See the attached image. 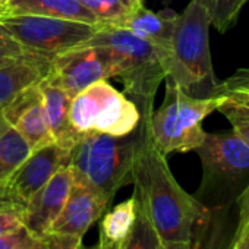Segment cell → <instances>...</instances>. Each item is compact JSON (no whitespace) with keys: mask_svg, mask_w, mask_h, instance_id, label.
Segmentation results:
<instances>
[{"mask_svg":"<svg viewBox=\"0 0 249 249\" xmlns=\"http://www.w3.org/2000/svg\"><path fill=\"white\" fill-rule=\"evenodd\" d=\"M151 114H141L135 129L132 196L164 243H191L205 208L178 183L166 156L156 148L150 132Z\"/></svg>","mask_w":249,"mask_h":249,"instance_id":"6da1fadb","label":"cell"},{"mask_svg":"<svg viewBox=\"0 0 249 249\" xmlns=\"http://www.w3.org/2000/svg\"><path fill=\"white\" fill-rule=\"evenodd\" d=\"M210 28L211 19L202 0H191L176 17L166 63V79L196 98L220 95L221 81L211 62Z\"/></svg>","mask_w":249,"mask_h":249,"instance_id":"7a4b0ae2","label":"cell"},{"mask_svg":"<svg viewBox=\"0 0 249 249\" xmlns=\"http://www.w3.org/2000/svg\"><path fill=\"white\" fill-rule=\"evenodd\" d=\"M82 46L108 49L114 63V78L122 79L123 92L137 104L141 114L154 111V97L166 79V69L154 46L116 25H103Z\"/></svg>","mask_w":249,"mask_h":249,"instance_id":"3957f363","label":"cell"},{"mask_svg":"<svg viewBox=\"0 0 249 249\" xmlns=\"http://www.w3.org/2000/svg\"><path fill=\"white\" fill-rule=\"evenodd\" d=\"M202 164L196 201L207 210L234 207L249 183V148L231 131L205 132L195 150Z\"/></svg>","mask_w":249,"mask_h":249,"instance_id":"277c9868","label":"cell"},{"mask_svg":"<svg viewBox=\"0 0 249 249\" xmlns=\"http://www.w3.org/2000/svg\"><path fill=\"white\" fill-rule=\"evenodd\" d=\"M135 131L124 137L84 134L71 148L73 182L95 191L108 205L117 191L132 183Z\"/></svg>","mask_w":249,"mask_h":249,"instance_id":"5b68a950","label":"cell"},{"mask_svg":"<svg viewBox=\"0 0 249 249\" xmlns=\"http://www.w3.org/2000/svg\"><path fill=\"white\" fill-rule=\"evenodd\" d=\"M226 100L224 95L196 98L166 79L161 106L150 117V132L156 148L163 154L195 151L204 137L202 122Z\"/></svg>","mask_w":249,"mask_h":249,"instance_id":"8992f818","label":"cell"},{"mask_svg":"<svg viewBox=\"0 0 249 249\" xmlns=\"http://www.w3.org/2000/svg\"><path fill=\"white\" fill-rule=\"evenodd\" d=\"M141 120L137 104L107 79L97 81L72 98L69 122L79 134L100 132L113 137L132 134Z\"/></svg>","mask_w":249,"mask_h":249,"instance_id":"52a82bcc","label":"cell"},{"mask_svg":"<svg viewBox=\"0 0 249 249\" xmlns=\"http://www.w3.org/2000/svg\"><path fill=\"white\" fill-rule=\"evenodd\" d=\"M0 25L27 52L49 59L82 46L103 27L38 15H3Z\"/></svg>","mask_w":249,"mask_h":249,"instance_id":"ba28073f","label":"cell"},{"mask_svg":"<svg viewBox=\"0 0 249 249\" xmlns=\"http://www.w3.org/2000/svg\"><path fill=\"white\" fill-rule=\"evenodd\" d=\"M110 78H114V63L103 46H78L54 56L46 76L72 98L91 84Z\"/></svg>","mask_w":249,"mask_h":249,"instance_id":"9c48e42d","label":"cell"},{"mask_svg":"<svg viewBox=\"0 0 249 249\" xmlns=\"http://www.w3.org/2000/svg\"><path fill=\"white\" fill-rule=\"evenodd\" d=\"M71 150L56 142L34 150L28 159L8 179L12 195L24 205L62 167L69 166Z\"/></svg>","mask_w":249,"mask_h":249,"instance_id":"30bf717a","label":"cell"},{"mask_svg":"<svg viewBox=\"0 0 249 249\" xmlns=\"http://www.w3.org/2000/svg\"><path fill=\"white\" fill-rule=\"evenodd\" d=\"M72 183V170L69 166H65L24 204V227L33 236L44 239L52 230L53 223L65 207Z\"/></svg>","mask_w":249,"mask_h":249,"instance_id":"8fae6325","label":"cell"},{"mask_svg":"<svg viewBox=\"0 0 249 249\" xmlns=\"http://www.w3.org/2000/svg\"><path fill=\"white\" fill-rule=\"evenodd\" d=\"M40 82L19 91L11 101L2 106V113L9 126H14L31 145L33 151L54 142L49 129Z\"/></svg>","mask_w":249,"mask_h":249,"instance_id":"7c38bea8","label":"cell"},{"mask_svg":"<svg viewBox=\"0 0 249 249\" xmlns=\"http://www.w3.org/2000/svg\"><path fill=\"white\" fill-rule=\"evenodd\" d=\"M108 207L110 205L95 191L73 182L65 207L53 223L50 231L82 237L87 230L104 215Z\"/></svg>","mask_w":249,"mask_h":249,"instance_id":"4fadbf2b","label":"cell"},{"mask_svg":"<svg viewBox=\"0 0 249 249\" xmlns=\"http://www.w3.org/2000/svg\"><path fill=\"white\" fill-rule=\"evenodd\" d=\"M178 14L172 9H164L160 12H154L142 5L135 8L131 14L124 17L116 27L126 28L140 38L148 41L151 46L156 47L161 63L166 69V63L169 59L170 43L173 27ZM167 76V73H166Z\"/></svg>","mask_w":249,"mask_h":249,"instance_id":"5bb4252c","label":"cell"},{"mask_svg":"<svg viewBox=\"0 0 249 249\" xmlns=\"http://www.w3.org/2000/svg\"><path fill=\"white\" fill-rule=\"evenodd\" d=\"M38 85L52 138L56 144L71 150L82 137L72 128L69 122V107L72 97L60 87L49 82L46 78L40 81Z\"/></svg>","mask_w":249,"mask_h":249,"instance_id":"9a60e30c","label":"cell"},{"mask_svg":"<svg viewBox=\"0 0 249 249\" xmlns=\"http://www.w3.org/2000/svg\"><path fill=\"white\" fill-rule=\"evenodd\" d=\"M50 60L49 57L28 52L15 63L0 69V107L24 88L43 81L49 75Z\"/></svg>","mask_w":249,"mask_h":249,"instance_id":"2e32d148","label":"cell"},{"mask_svg":"<svg viewBox=\"0 0 249 249\" xmlns=\"http://www.w3.org/2000/svg\"><path fill=\"white\" fill-rule=\"evenodd\" d=\"M237 221H231V207L207 210L198 220L191 249H230Z\"/></svg>","mask_w":249,"mask_h":249,"instance_id":"e0dca14e","label":"cell"},{"mask_svg":"<svg viewBox=\"0 0 249 249\" xmlns=\"http://www.w3.org/2000/svg\"><path fill=\"white\" fill-rule=\"evenodd\" d=\"M5 15H38L103 25L79 0H11Z\"/></svg>","mask_w":249,"mask_h":249,"instance_id":"ac0fdd59","label":"cell"},{"mask_svg":"<svg viewBox=\"0 0 249 249\" xmlns=\"http://www.w3.org/2000/svg\"><path fill=\"white\" fill-rule=\"evenodd\" d=\"M135 220H137V204H135V198L131 196L129 199L117 204L116 207L104 213L100 224V237H104L111 243L122 245L128 239L135 224Z\"/></svg>","mask_w":249,"mask_h":249,"instance_id":"d6986e66","label":"cell"},{"mask_svg":"<svg viewBox=\"0 0 249 249\" xmlns=\"http://www.w3.org/2000/svg\"><path fill=\"white\" fill-rule=\"evenodd\" d=\"M33 153L28 141L14 128L0 134V180H8Z\"/></svg>","mask_w":249,"mask_h":249,"instance_id":"ffe728a7","label":"cell"},{"mask_svg":"<svg viewBox=\"0 0 249 249\" xmlns=\"http://www.w3.org/2000/svg\"><path fill=\"white\" fill-rule=\"evenodd\" d=\"M103 25H117L128 14L142 5L140 0H79Z\"/></svg>","mask_w":249,"mask_h":249,"instance_id":"44dd1931","label":"cell"},{"mask_svg":"<svg viewBox=\"0 0 249 249\" xmlns=\"http://www.w3.org/2000/svg\"><path fill=\"white\" fill-rule=\"evenodd\" d=\"M137 204V202H135ZM120 249H166V243L148 220L147 214L137 205V220Z\"/></svg>","mask_w":249,"mask_h":249,"instance_id":"7402d4cb","label":"cell"},{"mask_svg":"<svg viewBox=\"0 0 249 249\" xmlns=\"http://www.w3.org/2000/svg\"><path fill=\"white\" fill-rule=\"evenodd\" d=\"M249 0H202L210 15L211 27L224 34L237 22L239 14Z\"/></svg>","mask_w":249,"mask_h":249,"instance_id":"603a6c76","label":"cell"},{"mask_svg":"<svg viewBox=\"0 0 249 249\" xmlns=\"http://www.w3.org/2000/svg\"><path fill=\"white\" fill-rule=\"evenodd\" d=\"M217 111H220L229 120V123L231 124V131L249 148V108L226 97V100L220 104Z\"/></svg>","mask_w":249,"mask_h":249,"instance_id":"cb8c5ba5","label":"cell"},{"mask_svg":"<svg viewBox=\"0 0 249 249\" xmlns=\"http://www.w3.org/2000/svg\"><path fill=\"white\" fill-rule=\"evenodd\" d=\"M0 249H46L44 240L33 236L25 227L0 236Z\"/></svg>","mask_w":249,"mask_h":249,"instance_id":"d4e9b609","label":"cell"},{"mask_svg":"<svg viewBox=\"0 0 249 249\" xmlns=\"http://www.w3.org/2000/svg\"><path fill=\"white\" fill-rule=\"evenodd\" d=\"M28 52L0 25V69L24 57Z\"/></svg>","mask_w":249,"mask_h":249,"instance_id":"484cf974","label":"cell"},{"mask_svg":"<svg viewBox=\"0 0 249 249\" xmlns=\"http://www.w3.org/2000/svg\"><path fill=\"white\" fill-rule=\"evenodd\" d=\"M24 205H8L0 208V236L14 233L24 227Z\"/></svg>","mask_w":249,"mask_h":249,"instance_id":"4316f807","label":"cell"},{"mask_svg":"<svg viewBox=\"0 0 249 249\" xmlns=\"http://www.w3.org/2000/svg\"><path fill=\"white\" fill-rule=\"evenodd\" d=\"M43 240L46 249H82V237L76 234L49 231Z\"/></svg>","mask_w":249,"mask_h":249,"instance_id":"83f0119b","label":"cell"},{"mask_svg":"<svg viewBox=\"0 0 249 249\" xmlns=\"http://www.w3.org/2000/svg\"><path fill=\"white\" fill-rule=\"evenodd\" d=\"M233 89H246L249 91V68L237 69L231 76L221 81L220 85V95L223 91H233Z\"/></svg>","mask_w":249,"mask_h":249,"instance_id":"f1b7e54d","label":"cell"},{"mask_svg":"<svg viewBox=\"0 0 249 249\" xmlns=\"http://www.w3.org/2000/svg\"><path fill=\"white\" fill-rule=\"evenodd\" d=\"M230 249H249V218L236 226L233 243Z\"/></svg>","mask_w":249,"mask_h":249,"instance_id":"f546056e","label":"cell"},{"mask_svg":"<svg viewBox=\"0 0 249 249\" xmlns=\"http://www.w3.org/2000/svg\"><path fill=\"white\" fill-rule=\"evenodd\" d=\"M236 207H237V224H242L249 218V183L246 189L242 192V195L237 198Z\"/></svg>","mask_w":249,"mask_h":249,"instance_id":"4dcf8cb0","label":"cell"},{"mask_svg":"<svg viewBox=\"0 0 249 249\" xmlns=\"http://www.w3.org/2000/svg\"><path fill=\"white\" fill-rule=\"evenodd\" d=\"M8 205H22L11 192L8 180H0V208Z\"/></svg>","mask_w":249,"mask_h":249,"instance_id":"1f68e13d","label":"cell"},{"mask_svg":"<svg viewBox=\"0 0 249 249\" xmlns=\"http://www.w3.org/2000/svg\"><path fill=\"white\" fill-rule=\"evenodd\" d=\"M221 95H226L229 100L242 104L249 108V91L246 89H233V91H223Z\"/></svg>","mask_w":249,"mask_h":249,"instance_id":"d6a6232c","label":"cell"},{"mask_svg":"<svg viewBox=\"0 0 249 249\" xmlns=\"http://www.w3.org/2000/svg\"><path fill=\"white\" fill-rule=\"evenodd\" d=\"M122 245H117V243H111L108 240H106L104 237H100L98 243L94 245V246H89V248H82V249H120Z\"/></svg>","mask_w":249,"mask_h":249,"instance_id":"836d02e7","label":"cell"},{"mask_svg":"<svg viewBox=\"0 0 249 249\" xmlns=\"http://www.w3.org/2000/svg\"><path fill=\"white\" fill-rule=\"evenodd\" d=\"M166 249H191V243H166Z\"/></svg>","mask_w":249,"mask_h":249,"instance_id":"e575fe53","label":"cell"},{"mask_svg":"<svg viewBox=\"0 0 249 249\" xmlns=\"http://www.w3.org/2000/svg\"><path fill=\"white\" fill-rule=\"evenodd\" d=\"M8 126H9V124H8V122L5 120L3 113H2V107H0V134H2Z\"/></svg>","mask_w":249,"mask_h":249,"instance_id":"d590c367","label":"cell"},{"mask_svg":"<svg viewBox=\"0 0 249 249\" xmlns=\"http://www.w3.org/2000/svg\"><path fill=\"white\" fill-rule=\"evenodd\" d=\"M11 0H0V17H3L8 11V5Z\"/></svg>","mask_w":249,"mask_h":249,"instance_id":"8d00e7d4","label":"cell"},{"mask_svg":"<svg viewBox=\"0 0 249 249\" xmlns=\"http://www.w3.org/2000/svg\"><path fill=\"white\" fill-rule=\"evenodd\" d=\"M140 2H144V0H140Z\"/></svg>","mask_w":249,"mask_h":249,"instance_id":"74e56055","label":"cell"}]
</instances>
